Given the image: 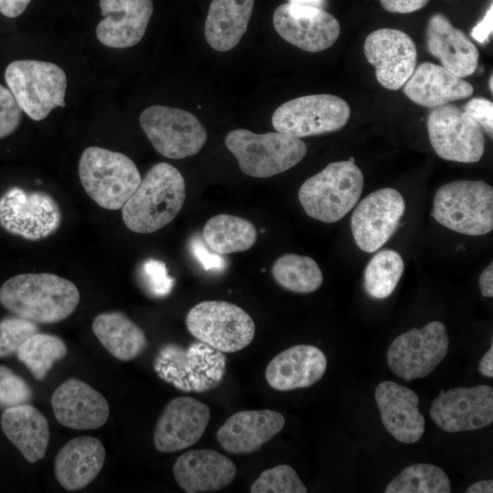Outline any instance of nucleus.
Segmentation results:
<instances>
[{
  "instance_id": "nucleus-20",
  "label": "nucleus",
  "mask_w": 493,
  "mask_h": 493,
  "mask_svg": "<svg viewBox=\"0 0 493 493\" xmlns=\"http://www.w3.org/2000/svg\"><path fill=\"white\" fill-rule=\"evenodd\" d=\"M57 421L76 430L97 429L106 424L110 407L105 397L79 379H68L57 387L51 397Z\"/></svg>"
},
{
  "instance_id": "nucleus-46",
  "label": "nucleus",
  "mask_w": 493,
  "mask_h": 493,
  "mask_svg": "<svg viewBox=\"0 0 493 493\" xmlns=\"http://www.w3.org/2000/svg\"><path fill=\"white\" fill-rule=\"evenodd\" d=\"M31 0H0V13L6 17L19 16L27 7Z\"/></svg>"
},
{
  "instance_id": "nucleus-13",
  "label": "nucleus",
  "mask_w": 493,
  "mask_h": 493,
  "mask_svg": "<svg viewBox=\"0 0 493 493\" xmlns=\"http://www.w3.org/2000/svg\"><path fill=\"white\" fill-rule=\"evenodd\" d=\"M448 345L445 324L434 320L396 337L388 348L387 364L395 375L406 381L424 378L444 360Z\"/></svg>"
},
{
  "instance_id": "nucleus-24",
  "label": "nucleus",
  "mask_w": 493,
  "mask_h": 493,
  "mask_svg": "<svg viewBox=\"0 0 493 493\" xmlns=\"http://www.w3.org/2000/svg\"><path fill=\"white\" fill-rule=\"evenodd\" d=\"M175 481L187 493L214 492L230 485L236 467L213 449H194L182 454L173 466Z\"/></svg>"
},
{
  "instance_id": "nucleus-34",
  "label": "nucleus",
  "mask_w": 493,
  "mask_h": 493,
  "mask_svg": "<svg viewBox=\"0 0 493 493\" xmlns=\"http://www.w3.org/2000/svg\"><path fill=\"white\" fill-rule=\"evenodd\" d=\"M67 353L68 347L62 339L40 332L26 339L16 351L18 360L37 381L44 380L54 364Z\"/></svg>"
},
{
  "instance_id": "nucleus-17",
  "label": "nucleus",
  "mask_w": 493,
  "mask_h": 493,
  "mask_svg": "<svg viewBox=\"0 0 493 493\" xmlns=\"http://www.w3.org/2000/svg\"><path fill=\"white\" fill-rule=\"evenodd\" d=\"M429 415L449 433L484 428L493 422V389L481 384L440 391Z\"/></svg>"
},
{
  "instance_id": "nucleus-44",
  "label": "nucleus",
  "mask_w": 493,
  "mask_h": 493,
  "mask_svg": "<svg viewBox=\"0 0 493 493\" xmlns=\"http://www.w3.org/2000/svg\"><path fill=\"white\" fill-rule=\"evenodd\" d=\"M430 0H380L384 10L391 13L407 14L425 6Z\"/></svg>"
},
{
  "instance_id": "nucleus-39",
  "label": "nucleus",
  "mask_w": 493,
  "mask_h": 493,
  "mask_svg": "<svg viewBox=\"0 0 493 493\" xmlns=\"http://www.w3.org/2000/svg\"><path fill=\"white\" fill-rule=\"evenodd\" d=\"M32 398L33 391L28 383L0 364V407L5 409L28 404Z\"/></svg>"
},
{
  "instance_id": "nucleus-16",
  "label": "nucleus",
  "mask_w": 493,
  "mask_h": 493,
  "mask_svg": "<svg viewBox=\"0 0 493 493\" xmlns=\"http://www.w3.org/2000/svg\"><path fill=\"white\" fill-rule=\"evenodd\" d=\"M273 26L284 40L312 53L330 47L341 33L340 23L330 13L289 2L275 9Z\"/></svg>"
},
{
  "instance_id": "nucleus-26",
  "label": "nucleus",
  "mask_w": 493,
  "mask_h": 493,
  "mask_svg": "<svg viewBox=\"0 0 493 493\" xmlns=\"http://www.w3.org/2000/svg\"><path fill=\"white\" fill-rule=\"evenodd\" d=\"M425 38L429 53L448 71L463 79L477 70L479 52L476 45L443 14L430 16Z\"/></svg>"
},
{
  "instance_id": "nucleus-38",
  "label": "nucleus",
  "mask_w": 493,
  "mask_h": 493,
  "mask_svg": "<svg viewBox=\"0 0 493 493\" xmlns=\"http://www.w3.org/2000/svg\"><path fill=\"white\" fill-rule=\"evenodd\" d=\"M38 332L36 322L19 316H8L0 320V358L18 351L33 334Z\"/></svg>"
},
{
  "instance_id": "nucleus-32",
  "label": "nucleus",
  "mask_w": 493,
  "mask_h": 493,
  "mask_svg": "<svg viewBox=\"0 0 493 493\" xmlns=\"http://www.w3.org/2000/svg\"><path fill=\"white\" fill-rule=\"evenodd\" d=\"M203 238L212 251L220 255L231 254L251 248L257 240V230L245 218L223 214L205 223Z\"/></svg>"
},
{
  "instance_id": "nucleus-14",
  "label": "nucleus",
  "mask_w": 493,
  "mask_h": 493,
  "mask_svg": "<svg viewBox=\"0 0 493 493\" xmlns=\"http://www.w3.org/2000/svg\"><path fill=\"white\" fill-rule=\"evenodd\" d=\"M427 131L433 149L444 160L477 163L484 153L482 129L456 105L433 108L427 118Z\"/></svg>"
},
{
  "instance_id": "nucleus-7",
  "label": "nucleus",
  "mask_w": 493,
  "mask_h": 493,
  "mask_svg": "<svg viewBox=\"0 0 493 493\" xmlns=\"http://www.w3.org/2000/svg\"><path fill=\"white\" fill-rule=\"evenodd\" d=\"M5 79L22 111L34 121H41L55 108L66 105L67 76L54 63L15 60L6 67Z\"/></svg>"
},
{
  "instance_id": "nucleus-41",
  "label": "nucleus",
  "mask_w": 493,
  "mask_h": 493,
  "mask_svg": "<svg viewBox=\"0 0 493 493\" xmlns=\"http://www.w3.org/2000/svg\"><path fill=\"white\" fill-rule=\"evenodd\" d=\"M22 112L10 89L0 84V139L19 127Z\"/></svg>"
},
{
  "instance_id": "nucleus-2",
  "label": "nucleus",
  "mask_w": 493,
  "mask_h": 493,
  "mask_svg": "<svg viewBox=\"0 0 493 493\" xmlns=\"http://www.w3.org/2000/svg\"><path fill=\"white\" fill-rule=\"evenodd\" d=\"M186 195L181 173L170 163L154 164L121 208L124 225L132 232H155L171 223Z\"/></svg>"
},
{
  "instance_id": "nucleus-33",
  "label": "nucleus",
  "mask_w": 493,
  "mask_h": 493,
  "mask_svg": "<svg viewBox=\"0 0 493 493\" xmlns=\"http://www.w3.org/2000/svg\"><path fill=\"white\" fill-rule=\"evenodd\" d=\"M274 279L282 288L295 293H311L322 284V272L309 257L286 254L278 257L273 267Z\"/></svg>"
},
{
  "instance_id": "nucleus-27",
  "label": "nucleus",
  "mask_w": 493,
  "mask_h": 493,
  "mask_svg": "<svg viewBox=\"0 0 493 493\" xmlns=\"http://www.w3.org/2000/svg\"><path fill=\"white\" fill-rule=\"evenodd\" d=\"M403 91L413 102L433 109L469 98L474 88L442 66L424 62L415 67Z\"/></svg>"
},
{
  "instance_id": "nucleus-10",
  "label": "nucleus",
  "mask_w": 493,
  "mask_h": 493,
  "mask_svg": "<svg viewBox=\"0 0 493 493\" xmlns=\"http://www.w3.org/2000/svg\"><path fill=\"white\" fill-rule=\"evenodd\" d=\"M139 121L154 149L170 159L198 153L207 140L201 121L182 109L152 105L141 113Z\"/></svg>"
},
{
  "instance_id": "nucleus-48",
  "label": "nucleus",
  "mask_w": 493,
  "mask_h": 493,
  "mask_svg": "<svg viewBox=\"0 0 493 493\" xmlns=\"http://www.w3.org/2000/svg\"><path fill=\"white\" fill-rule=\"evenodd\" d=\"M478 370L480 373L486 377H493V344L490 345L489 350L481 358Z\"/></svg>"
},
{
  "instance_id": "nucleus-45",
  "label": "nucleus",
  "mask_w": 493,
  "mask_h": 493,
  "mask_svg": "<svg viewBox=\"0 0 493 493\" xmlns=\"http://www.w3.org/2000/svg\"><path fill=\"white\" fill-rule=\"evenodd\" d=\"M493 30V5L490 4L484 17L472 28L471 37L480 44L488 41Z\"/></svg>"
},
{
  "instance_id": "nucleus-28",
  "label": "nucleus",
  "mask_w": 493,
  "mask_h": 493,
  "mask_svg": "<svg viewBox=\"0 0 493 493\" xmlns=\"http://www.w3.org/2000/svg\"><path fill=\"white\" fill-rule=\"evenodd\" d=\"M105 457L106 451L99 438L89 435L72 438L55 457V477L67 490L81 489L97 477Z\"/></svg>"
},
{
  "instance_id": "nucleus-11",
  "label": "nucleus",
  "mask_w": 493,
  "mask_h": 493,
  "mask_svg": "<svg viewBox=\"0 0 493 493\" xmlns=\"http://www.w3.org/2000/svg\"><path fill=\"white\" fill-rule=\"evenodd\" d=\"M350 116L345 100L324 93L286 101L276 109L271 122L277 131L301 138L339 131Z\"/></svg>"
},
{
  "instance_id": "nucleus-18",
  "label": "nucleus",
  "mask_w": 493,
  "mask_h": 493,
  "mask_svg": "<svg viewBox=\"0 0 493 493\" xmlns=\"http://www.w3.org/2000/svg\"><path fill=\"white\" fill-rule=\"evenodd\" d=\"M363 50L368 62L375 67L378 82L390 90L402 88L416 67V46L399 29L384 27L372 31L364 41Z\"/></svg>"
},
{
  "instance_id": "nucleus-37",
  "label": "nucleus",
  "mask_w": 493,
  "mask_h": 493,
  "mask_svg": "<svg viewBox=\"0 0 493 493\" xmlns=\"http://www.w3.org/2000/svg\"><path fill=\"white\" fill-rule=\"evenodd\" d=\"M251 493H306L297 472L288 465L267 468L251 484Z\"/></svg>"
},
{
  "instance_id": "nucleus-40",
  "label": "nucleus",
  "mask_w": 493,
  "mask_h": 493,
  "mask_svg": "<svg viewBox=\"0 0 493 493\" xmlns=\"http://www.w3.org/2000/svg\"><path fill=\"white\" fill-rule=\"evenodd\" d=\"M142 275L150 291L158 297L170 293L173 278L167 272L165 264L157 259H148L142 265Z\"/></svg>"
},
{
  "instance_id": "nucleus-49",
  "label": "nucleus",
  "mask_w": 493,
  "mask_h": 493,
  "mask_svg": "<svg viewBox=\"0 0 493 493\" xmlns=\"http://www.w3.org/2000/svg\"><path fill=\"white\" fill-rule=\"evenodd\" d=\"M467 493H492L493 492V480H483L472 484L466 490Z\"/></svg>"
},
{
  "instance_id": "nucleus-21",
  "label": "nucleus",
  "mask_w": 493,
  "mask_h": 493,
  "mask_svg": "<svg viewBox=\"0 0 493 493\" xmlns=\"http://www.w3.org/2000/svg\"><path fill=\"white\" fill-rule=\"evenodd\" d=\"M102 20L96 27L100 43L113 48L137 45L152 15V0H100Z\"/></svg>"
},
{
  "instance_id": "nucleus-9",
  "label": "nucleus",
  "mask_w": 493,
  "mask_h": 493,
  "mask_svg": "<svg viewBox=\"0 0 493 493\" xmlns=\"http://www.w3.org/2000/svg\"><path fill=\"white\" fill-rule=\"evenodd\" d=\"M188 349L164 346L154 362L157 373L183 391L205 392L218 385L226 371L221 351L205 342H193Z\"/></svg>"
},
{
  "instance_id": "nucleus-6",
  "label": "nucleus",
  "mask_w": 493,
  "mask_h": 493,
  "mask_svg": "<svg viewBox=\"0 0 493 493\" xmlns=\"http://www.w3.org/2000/svg\"><path fill=\"white\" fill-rule=\"evenodd\" d=\"M431 215L452 231L486 235L493 228V188L484 181L447 183L437 189Z\"/></svg>"
},
{
  "instance_id": "nucleus-23",
  "label": "nucleus",
  "mask_w": 493,
  "mask_h": 493,
  "mask_svg": "<svg viewBox=\"0 0 493 493\" xmlns=\"http://www.w3.org/2000/svg\"><path fill=\"white\" fill-rule=\"evenodd\" d=\"M284 425V416L275 410L239 411L219 427L216 439L229 453L248 454L270 441Z\"/></svg>"
},
{
  "instance_id": "nucleus-25",
  "label": "nucleus",
  "mask_w": 493,
  "mask_h": 493,
  "mask_svg": "<svg viewBox=\"0 0 493 493\" xmlns=\"http://www.w3.org/2000/svg\"><path fill=\"white\" fill-rule=\"evenodd\" d=\"M327 358L324 352L309 344L288 348L267 364L265 376L268 385L278 391L307 388L324 375Z\"/></svg>"
},
{
  "instance_id": "nucleus-36",
  "label": "nucleus",
  "mask_w": 493,
  "mask_h": 493,
  "mask_svg": "<svg viewBox=\"0 0 493 493\" xmlns=\"http://www.w3.org/2000/svg\"><path fill=\"white\" fill-rule=\"evenodd\" d=\"M404 260L394 250L376 253L364 269V288L373 299H383L396 288L404 272Z\"/></svg>"
},
{
  "instance_id": "nucleus-5",
  "label": "nucleus",
  "mask_w": 493,
  "mask_h": 493,
  "mask_svg": "<svg viewBox=\"0 0 493 493\" xmlns=\"http://www.w3.org/2000/svg\"><path fill=\"white\" fill-rule=\"evenodd\" d=\"M225 142L241 171L257 178L281 173L298 164L307 153L300 138L277 131L257 134L236 129L226 134Z\"/></svg>"
},
{
  "instance_id": "nucleus-29",
  "label": "nucleus",
  "mask_w": 493,
  "mask_h": 493,
  "mask_svg": "<svg viewBox=\"0 0 493 493\" xmlns=\"http://www.w3.org/2000/svg\"><path fill=\"white\" fill-rule=\"evenodd\" d=\"M4 434L29 463L42 459L49 443L46 416L35 406L24 404L5 408L1 416Z\"/></svg>"
},
{
  "instance_id": "nucleus-31",
  "label": "nucleus",
  "mask_w": 493,
  "mask_h": 493,
  "mask_svg": "<svg viewBox=\"0 0 493 493\" xmlns=\"http://www.w3.org/2000/svg\"><path fill=\"white\" fill-rule=\"evenodd\" d=\"M92 331L113 357L124 362L141 356L148 345L144 331L121 311L96 316Z\"/></svg>"
},
{
  "instance_id": "nucleus-12",
  "label": "nucleus",
  "mask_w": 493,
  "mask_h": 493,
  "mask_svg": "<svg viewBox=\"0 0 493 493\" xmlns=\"http://www.w3.org/2000/svg\"><path fill=\"white\" fill-rule=\"evenodd\" d=\"M58 202L42 191L11 187L0 196V226L7 233L37 241L54 234L61 225Z\"/></svg>"
},
{
  "instance_id": "nucleus-51",
  "label": "nucleus",
  "mask_w": 493,
  "mask_h": 493,
  "mask_svg": "<svg viewBox=\"0 0 493 493\" xmlns=\"http://www.w3.org/2000/svg\"><path fill=\"white\" fill-rule=\"evenodd\" d=\"M488 83H489V84H488L489 89H490V90H491V92H492V90H493V76H492V75L490 76V79H489V82H488Z\"/></svg>"
},
{
  "instance_id": "nucleus-47",
  "label": "nucleus",
  "mask_w": 493,
  "mask_h": 493,
  "mask_svg": "<svg viewBox=\"0 0 493 493\" xmlns=\"http://www.w3.org/2000/svg\"><path fill=\"white\" fill-rule=\"evenodd\" d=\"M479 288L483 297H493V263L491 262L479 276Z\"/></svg>"
},
{
  "instance_id": "nucleus-8",
  "label": "nucleus",
  "mask_w": 493,
  "mask_h": 493,
  "mask_svg": "<svg viewBox=\"0 0 493 493\" xmlns=\"http://www.w3.org/2000/svg\"><path fill=\"white\" fill-rule=\"evenodd\" d=\"M185 323L195 339L221 352H236L246 348L256 331L247 312L223 300H205L194 305L188 311Z\"/></svg>"
},
{
  "instance_id": "nucleus-4",
  "label": "nucleus",
  "mask_w": 493,
  "mask_h": 493,
  "mask_svg": "<svg viewBox=\"0 0 493 493\" xmlns=\"http://www.w3.org/2000/svg\"><path fill=\"white\" fill-rule=\"evenodd\" d=\"M79 176L87 194L100 207L121 209L138 188L142 176L127 155L90 146L79 158Z\"/></svg>"
},
{
  "instance_id": "nucleus-3",
  "label": "nucleus",
  "mask_w": 493,
  "mask_h": 493,
  "mask_svg": "<svg viewBox=\"0 0 493 493\" xmlns=\"http://www.w3.org/2000/svg\"><path fill=\"white\" fill-rule=\"evenodd\" d=\"M364 178L354 158L329 163L307 179L299 190V200L306 214L324 223H335L358 203Z\"/></svg>"
},
{
  "instance_id": "nucleus-1",
  "label": "nucleus",
  "mask_w": 493,
  "mask_h": 493,
  "mask_svg": "<svg viewBox=\"0 0 493 493\" xmlns=\"http://www.w3.org/2000/svg\"><path fill=\"white\" fill-rule=\"evenodd\" d=\"M80 294L76 285L55 274L16 275L0 288V303L13 314L36 323L50 324L69 317Z\"/></svg>"
},
{
  "instance_id": "nucleus-43",
  "label": "nucleus",
  "mask_w": 493,
  "mask_h": 493,
  "mask_svg": "<svg viewBox=\"0 0 493 493\" xmlns=\"http://www.w3.org/2000/svg\"><path fill=\"white\" fill-rule=\"evenodd\" d=\"M190 247L194 257L205 270H222L226 267V260L212 251L199 236H194L190 242Z\"/></svg>"
},
{
  "instance_id": "nucleus-15",
  "label": "nucleus",
  "mask_w": 493,
  "mask_h": 493,
  "mask_svg": "<svg viewBox=\"0 0 493 493\" xmlns=\"http://www.w3.org/2000/svg\"><path fill=\"white\" fill-rule=\"evenodd\" d=\"M405 203L395 189L375 190L355 207L351 217V229L357 246L372 253L393 236L404 215Z\"/></svg>"
},
{
  "instance_id": "nucleus-42",
  "label": "nucleus",
  "mask_w": 493,
  "mask_h": 493,
  "mask_svg": "<svg viewBox=\"0 0 493 493\" xmlns=\"http://www.w3.org/2000/svg\"><path fill=\"white\" fill-rule=\"evenodd\" d=\"M463 110L490 137L493 135V103L486 98H473Z\"/></svg>"
},
{
  "instance_id": "nucleus-50",
  "label": "nucleus",
  "mask_w": 493,
  "mask_h": 493,
  "mask_svg": "<svg viewBox=\"0 0 493 493\" xmlns=\"http://www.w3.org/2000/svg\"><path fill=\"white\" fill-rule=\"evenodd\" d=\"M324 0H289V3L299 4L302 5L320 7L323 5Z\"/></svg>"
},
{
  "instance_id": "nucleus-30",
  "label": "nucleus",
  "mask_w": 493,
  "mask_h": 493,
  "mask_svg": "<svg viewBox=\"0 0 493 493\" xmlns=\"http://www.w3.org/2000/svg\"><path fill=\"white\" fill-rule=\"evenodd\" d=\"M255 0H212L205 23V37L215 50L234 48L247 30Z\"/></svg>"
},
{
  "instance_id": "nucleus-22",
  "label": "nucleus",
  "mask_w": 493,
  "mask_h": 493,
  "mask_svg": "<svg viewBox=\"0 0 493 493\" xmlns=\"http://www.w3.org/2000/svg\"><path fill=\"white\" fill-rule=\"evenodd\" d=\"M375 401L383 426L396 440L404 444L419 441L425 432V417L413 390L384 381L376 387Z\"/></svg>"
},
{
  "instance_id": "nucleus-19",
  "label": "nucleus",
  "mask_w": 493,
  "mask_h": 493,
  "mask_svg": "<svg viewBox=\"0 0 493 493\" xmlns=\"http://www.w3.org/2000/svg\"><path fill=\"white\" fill-rule=\"evenodd\" d=\"M210 415L209 406L195 398L178 396L172 399L156 423L155 448L171 453L194 445L203 436Z\"/></svg>"
},
{
  "instance_id": "nucleus-35",
  "label": "nucleus",
  "mask_w": 493,
  "mask_h": 493,
  "mask_svg": "<svg viewBox=\"0 0 493 493\" xmlns=\"http://www.w3.org/2000/svg\"><path fill=\"white\" fill-rule=\"evenodd\" d=\"M385 493H449L451 483L446 472L431 464L405 467L387 485Z\"/></svg>"
}]
</instances>
